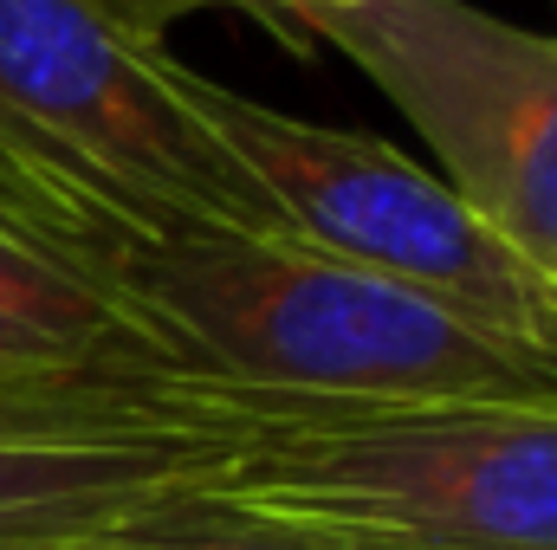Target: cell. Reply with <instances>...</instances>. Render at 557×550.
<instances>
[{"label":"cell","mask_w":557,"mask_h":550,"mask_svg":"<svg viewBox=\"0 0 557 550\" xmlns=\"http://www.w3.org/2000/svg\"><path fill=\"white\" fill-rule=\"evenodd\" d=\"M156 357L298 409H545L557 357L305 240L156 234L111 273Z\"/></svg>","instance_id":"cell-1"},{"label":"cell","mask_w":557,"mask_h":550,"mask_svg":"<svg viewBox=\"0 0 557 550\" xmlns=\"http://www.w3.org/2000/svg\"><path fill=\"white\" fill-rule=\"evenodd\" d=\"M260 434L234 389L72 383L0 396V550H78L143 505L208 486Z\"/></svg>","instance_id":"cell-6"},{"label":"cell","mask_w":557,"mask_h":550,"mask_svg":"<svg viewBox=\"0 0 557 550\" xmlns=\"http://www.w3.org/2000/svg\"><path fill=\"white\" fill-rule=\"evenodd\" d=\"M175 91L247 162L292 240L370 266L499 337L557 357V278L532 266L512 240H499L441 175L376 137L324 130L292 111L253 104L182 59Z\"/></svg>","instance_id":"cell-4"},{"label":"cell","mask_w":557,"mask_h":550,"mask_svg":"<svg viewBox=\"0 0 557 550\" xmlns=\"http://www.w3.org/2000/svg\"><path fill=\"white\" fill-rule=\"evenodd\" d=\"M175 376L137 317L72 266L0 234V396L72 383H156Z\"/></svg>","instance_id":"cell-7"},{"label":"cell","mask_w":557,"mask_h":550,"mask_svg":"<svg viewBox=\"0 0 557 550\" xmlns=\"http://www.w3.org/2000/svg\"><path fill=\"white\" fill-rule=\"evenodd\" d=\"M0 124L149 234L292 240L175 91V59L78 0H0Z\"/></svg>","instance_id":"cell-3"},{"label":"cell","mask_w":557,"mask_h":550,"mask_svg":"<svg viewBox=\"0 0 557 550\" xmlns=\"http://www.w3.org/2000/svg\"><path fill=\"white\" fill-rule=\"evenodd\" d=\"M260 434L221 499L363 550H557V402L298 409L234 389Z\"/></svg>","instance_id":"cell-2"},{"label":"cell","mask_w":557,"mask_h":550,"mask_svg":"<svg viewBox=\"0 0 557 550\" xmlns=\"http://www.w3.org/2000/svg\"><path fill=\"white\" fill-rule=\"evenodd\" d=\"M78 550H363V545L247 512V505L221 499L214 486H188V492H169V499L143 505L137 518L98 532Z\"/></svg>","instance_id":"cell-8"},{"label":"cell","mask_w":557,"mask_h":550,"mask_svg":"<svg viewBox=\"0 0 557 550\" xmlns=\"http://www.w3.org/2000/svg\"><path fill=\"white\" fill-rule=\"evenodd\" d=\"M78 7L104 13L111 26H124L143 46H162V33L175 20H188V13H208V7H260V0H78Z\"/></svg>","instance_id":"cell-9"},{"label":"cell","mask_w":557,"mask_h":550,"mask_svg":"<svg viewBox=\"0 0 557 550\" xmlns=\"http://www.w3.org/2000/svg\"><path fill=\"white\" fill-rule=\"evenodd\" d=\"M318 7H350V0H318Z\"/></svg>","instance_id":"cell-10"},{"label":"cell","mask_w":557,"mask_h":550,"mask_svg":"<svg viewBox=\"0 0 557 550\" xmlns=\"http://www.w3.org/2000/svg\"><path fill=\"white\" fill-rule=\"evenodd\" d=\"M285 39L344 52L441 155V182L557 278V33L467 0H260Z\"/></svg>","instance_id":"cell-5"}]
</instances>
